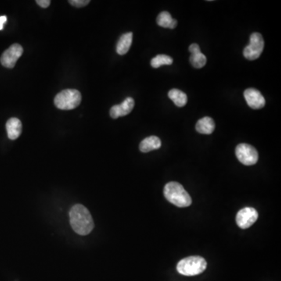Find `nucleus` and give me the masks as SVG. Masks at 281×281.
I'll return each instance as SVG.
<instances>
[{
    "instance_id": "obj_14",
    "label": "nucleus",
    "mask_w": 281,
    "mask_h": 281,
    "mask_svg": "<svg viewBox=\"0 0 281 281\" xmlns=\"http://www.w3.org/2000/svg\"><path fill=\"white\" fill-rule=\"evenodd\" d=\"M215 122L211 117H205L197 122L195 129L203 134H211L215 130Z\"/></svg>"
},
{
    "instance_id": "obj_21",
    "label": "nucleus",
    "mask_w": 281,
    "mask_h": 281,
    "mask_svg": "<svg viewBox=\"0 0 281 281\" xmlns=\"http://www.w3.org/2000/svg\"><path fill=\"white\" fill-rule=\"evenodd\" d=\"M7 20V17L5 16H0V30L3 29V25Z\"/></svg>"
},
{
    "instance_id": "obj_6",
    "label": "nucleus",
    "mask_w": 281,
    "mask_h": 281,
    "mask_svg": "<svg viewBox=\"0 0 281 281\" xmlns=\"http://www.w3.org/2000/svg\"><path fill=\"white\" fill-rule=\"evenodd\" d=\"M235 153L239 162L245 166H253L258 162V152L249 144L242 143L238 145Z\"/></svg>"
},
{
    "instance_id": "obj_18",
    "label": "nucleus",
    "mask_w": 281,
    "mask_h": 281,
    "mask_svg": "<svg viewBox=\"0 0 281 281\" xmlns=\"http://www.w3.org/2000/svg\"><path fill=\"white\" fill-rule=\"evenodd\" d=\"M173 62H174L173 58L167 56V55L160 54V55H157L156 57L153 58V59L151 60V66H152L153 68H159V67L163 66V65H171Z\"/></svg>"
},
{
    "instance_id": "obj_13",
    "label": "nucleus",
    "mask_w": 281,
    "mask_h": 281,
    "mask_svg": "<svg viewBox=\"0 0 281 281\" xmlns=\"http://www.w3.org/2000/svg\"><path fill=\"white\" fill-rule=\"evenodd\" d=\"M161 147V140L156 136H149L145 138L139 145L140 151L144 153L156 150Z\"/></svg>"
},
{
    "instance_id": "obj_5",
    "label": "nucleus",
    "mask_w": 281,
    "mask_h": 281,
    "mask_svg": "<svg viewBox=\"0 0 281 281\" xmlns=\"http://www.w3.org/2000/svg\"><path fill=\"white\" fill-rule=\"evenodd\" d=\"M264 48V39L260 33H253L250 37V42L244 49V56L249 60H255L261 56Z\"/></svg>"
},
{
    "instance_id": "obj_15",
    "label": "nucleus",
    "mask_w": 281,
    "mask_h": 281,
    "mask_svg": "<svg viewBox=\"0 0 281 281\" xmlns=\"http://www.w3.org/2000/svg\"><path fill=\"white\" fill-rule=\"evenodd\" d=\"M133 34L131 32L123 34L117 45V52L119 55H124L129 51L132 44Z\"/></svg>"
},
{
    "instance_id": "obj_7",
    "label": "nucleus",
    "mask_w": 281,
    "mask_h": 281,
    "mask_svg": "<svg viewBox=\"0 0 281 281\" xmlns=\"http://www.w3.org/2000/svg\"><path fill=\"white\" fill-rule=\"evenodd\" d=\"M259 213L254 208H244L236 216V223L241 229H248L258 220Z\"/></svg>"
},
{
    "instance_id": "obj_11",
    "label": "nucleus",
    "mask_w": 281,
    "mask_h": 281,
    "mask_svg": "<svg viewBox=\"0 0 281 281\" xmlns=\"http://www.w3.org/2000/svg\"><path fill=\"white\" fill-rule=\"evenodd\" d=\"M190 51V63L195 68H202L206 65V57L204 54L201 52L200 47L198 44L193 43L189 46Z\"/></svg>"
},
{
    "instance_id": "obj_20",
    "label": "nucleus",
    "mask_w": 281,
    "mask_h": 281,
    "mask_svg": "<svg viewBox=\"0 0 281 281\" xmlns=\"http://www.w3.org/2000/svg\"><path fill=\"white\" fill-rule=\"evenodd\" d=\"M36 2H37V4H38V5H40L41 7L47 8L49 6V5H50L51 2L49 0H37Z\"/></svg>"
},
{
    "instance_id": "obj_8",
    "label": "nucleus",
    "mask_w": 281,
    "mask_h": 281,
    "mask_svg": "<svg viewBox=\"0 0 281 281\" xmlns=\"http://www.w3.org/2000/svg\"><path fill=\"white\" fill-rule=\"evenodd\" d=\"M23 47L19 44H13L2 53L0 58V62L2 66L7 68H13L16 61L23 54Z\"/></svg>"
},
{
    "instance_id": "obj_1",
    "label": "nucleus",
    "mask_w": 281,
    "mask_h": 281,
    "mask_svg": "<svg viewBox=\"0 0 281 281\" xmlns=\"http://www.w3.org/2000/svg\"><path fill=\"white\" fill-rule=\"evenodd\" d=\"M70 222L72 228L79 235H88L93 230L94 221L86 207L74 205L70 210Z\"/></svg>"
},
{
    "instance_id": "obj_16",
    "label": "nucleus",
    "mask_w": 281,
    "mask_h": 281,
    "mask_svg": "<svg viewBox=\"0 0 281 281\" xmlns=\"http://www.w3.org/2000/svg\"><path fill=\"white\" fill-rule=\"evenodd\" d=\"M158 25L164 28L174 29L178 25V21L173 19L170 13L167 11H163L160 13L157 17Z\"/></svg>"
},
{
    "instance_id": "obj_17",
    "label": "nucleus",
    "mask_w": 281,
    "mask_h": 281,
    "mask_svg": "<svg viewBox=\"0 0 281 281\" xmlns=\"http://www.w3.org/2000/svg\"><path fill=\"white\" fill-rule=\"evenodd\" d=\"M168 96L178 107L185 106L188 102V97H187L186 94L179 89L170 90L169 91Z\"/></svg>"
},
{
    "instance_id": "obj_19",
    "label": "nucleus",
    "mask_w": 281,
    "mask_h": 281,
    "mask_svg": "<svg viewBox=\"0 0 281 281\" xmlns=\"http://www.w3.org/2000/svg\"><path fill=\"white\" fill-rule=\"evenodd\" d=\"M69 2L75 7H83L88 5L90 1L89 0H70Z\"/></svg>"
},
{
    "instance_id": "obj_3",
    "label": "nucleus",
    "mask_w": 281,
    "mask_h": 281,
    "mask_svg": "<svg viewBox=\"0 0 281 281\" xmlns=\"http://www.w3.org/2000/svg\"><path fill=\"white\" fill-rule=\"evenodd\" d=\"M206 267L207 263L203 257L199 256H189L178 263L177 271L184 276H196L204 272Z\"/></svg>"
},
{
    "instance_id": "obj_12",
    "label": "nucleus",
    "mask_w": 281,
    "mask_h": 281,
    "mask_svg": "<svg viewBox=\"0 0 281 281\" xmlns=\"http://www.w3.org/2000/svg\"><path fill=\"white\" fill-rule=\"evenodd\" d=\"M5 128L7 131L8 138L10 140H16L20 137L22 132V124L19 119L13 118L9 119L6 124Z\"/></svg>"
},
{
    "instance_id": "obj_9",
    "label": "nucleus",
    "mask_w": 281,
    "mask_h": 281,
    "mask_svg": "<svg viewBox=\"0 0 281 281\" xmlns=\"http://www.w3.org/2000/svg\"><path fill=\"white\" fill-rule=\"evenodd\" d=\"M244 96L252 109H260L265 106L266 100L261 92L255 88H249L244 92Z\"/></svg>"
},
{
    "instance_id": "obj_4",
    "label": "nucleus",
    "mask_w": 281,
    "mask_h": 281,
    "mask_svg": "<svg viewBox=\"0 0 281 281\" xmlns=\"http://www.w3.org/2000/svg\"><path fill=\"white\" fill-rule=\"evenodd\" d=\"M81 102L80 91L75 89H66L60 91L54 99L55 106L62 110H70L77 108Z\"/></svg>"
},
{
    "instance_id": "obj_2",
    "label": "nucleus",
    "mask_w": 281,
    "mask_h": 281,
    "mask_svg": "<svg viewBox=\"0 0 281 281\" xmlns=\"http://www.w3.org/2000/svg\"><path fill=\"white\" fill-rule=\"evenodd\" d=\"M164 196L171 204L180 208L188 207L192 203L190 195L178 182H170L165 185Z\"/></svg>"
},
{
    "instance_id": "obj_10",
    "label": "nucleus",
    "mask_w": 281,
    "mask_h": 281,
    "mask_svg": "<svg viewBox=\"0 0 281 281\" xmlns=\"http://www.w3.org/2000/svg\"><path fill=\"white\" fill-rule=\"evenodd\" d=\"M134 106V100L131 97H127V99L120 105L113 106L110 109V116L112 118L117 119L118 117H124L132 111Z\"/></svg>"
}]
</instances>
